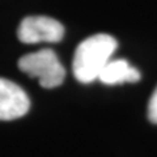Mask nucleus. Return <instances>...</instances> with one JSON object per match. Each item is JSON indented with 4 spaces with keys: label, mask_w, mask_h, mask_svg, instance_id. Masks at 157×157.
Masks as SVG:
<instances>
[{
    "label": "nucleus",
    "mask_w": 157,
    "mask_h": 157,
    "mask_svg": "<svg viewBox=\"0 0 157 157\" xmlns=\"http://www.w3.org/2000/svg\"><path fill=\"white\" fill-rule=\"evenodd\" d=\"M118 43L109 34H94L77 46L72 60V71L76 80L89 84L98 78L102 68L115 52Z\"/></svg>",
    "instance_id": "obj_1"
},
{
    "label": "nucleus",
    "mask_w": 157,
    "mask_h": 157,
    "mask_svg": "<svg viewBox=\"0 0 157 157\" xmlns=\"http://www.w3.org/2000/svg\"><path fill=\"white\" fill-rule=\"evenodd\" d=\"M18 68L28 76L38 78L39 85L52 89L63 84L66 70L51 48H42L20 58Z\"/></svg>",
    "instance_id": "obj_2"
},
{
    "label": "nucleus",
    "mask_w": 157,
    "mask_h": 157,
    "mask_svg": "<svg viewBox=\"0 0 157 157\" xmlns=\"http://www.w3.org/2000/svg\"><path fill=\"white\" fill-rule=\"evenodd\" d=\"M17 36L22 43H55L63 39L64 26L47 16H29L20 24Z\"/></svg>",
    "instance_id": "obj_3"
},
{
    "label": "nucleus",
    "mask_w": 157,
    "mask_h": 157,
    "mask_svg": "<svg viewBox=\"0 0 157 157\" xmlns=\"http://www.w3.org/2000/svg\"><path fill=\"white\" fill-rule=\"evenodd\" d=\"M28 93L16 82L0 77V121H13L29 111Z\"/></svg>",
    "instance_id": "obj_4"
},
{
    "label": "nucleus",
    "mask_w": 157,
    "mask_h": 157,
    "mask_svg": "<svg viewBox=\"0 0 157 157\" xmlns=\"http://www.w3.org/2000/svg\"><path fill=\"white\" fill-rule=\"evenodd\" d=\"M140 72L124 59H110L102 68L97 80L106 85H117L123 82H136L140 80Z\"/></svg>",
    "instance_id": "obj_5"
},
{
    "label": "nucleus",
    "mask_w": 157,
    "mask_h": 157,
    "mask_svg": "<svg viewBox=\"0 0 157 157\" xmlns=\"http://www.w3.org/2000/svg\"><path fill=\"white\" fill-rule=\"evenodd\" d=\"M148 119L152 123L157 124V86L148 102Z\"/></svg>",
    "instance_id": "obj_6"
}]
</instances>
